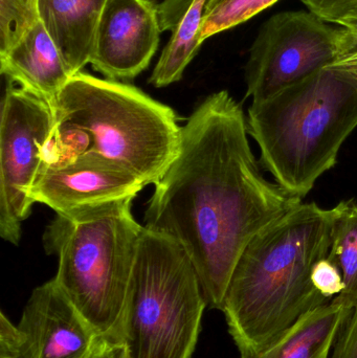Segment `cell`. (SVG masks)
<instances>
[{
    "mask_svg": "<svg viewBox=\"0 0 357 358\" xmlns=\"http://www.w3.org/2000/svg\"><path fill=\"white\" fill-rule=\"evenodd\" d=\"M335 213L302 202L245 246L221 308L241 358L263 350L330 301L314 287L312 271L328 256Z\"/></svg>",
    "mask_w": 357,
    "mask_h": 358,
    "instance_id": "obj_2",
    "label": "cell"
},
{
    "mask_svg": "<svg viewBox=\"0 0 357 358\" xmlns=\"http://www.w3.org/2000/svg\"><path fill=\"white\" fill-rule=\"evenodd\" d=\"M54 127L48 103L8 82L0 120V236L14 245L31 214L29 191L48 162Z\"/></svg>",
    "mask_w": 357,
    "mask_h": 358,
    "instance_id": "obj_8",
    "label": "cell"
},
{
    "mask_svg": "<svg viewBox=\"0 0 357 358\" xmlns=\"http://www.w3.org/2000/svg\"><path fill=\"white\" fill-rule=\"evenodd\" d=\"M309 12L327 23L346 27L357 22V0H302Z\"/></svg>",
    "mask_w": 357,
    "mask_h": 358,
    "instance_id": "obj_19",
    "label": "cell"
},
{
    "mask_svg": "<svg viewBox=\"0 0 357 358\" xmlns=\"http://www.w3.org/2000/svg\"><path fill=\"white\" fill-rule=\"evenodd\" d=\"M312 281L316 289L328 300L337 298L345 288L341 269L328 256L316 263Z\"/></svg>",
    "mask_w": 357,
    "mask_h": 358,
    "instance_id": "obj_20",
    "label": "cell"
},
{
    "mask_svg": "<svg viewBox=\"0 0 357 358\" xmlns=\"http://www.w3.org/2000/svg\"><path fill=\"white\" fill-rule=\"evenodd\" d=\"M207 306L184 250L144 227L117 336L130 358H191Z\"/></svg>",
    "mask_w": 357,
    "mask_h": 358,
    "instance_id": "obj_6",
    "label": "cell"
},
{
    "mask_svg": "<svg viewBox=\"0 0 357 358\" xmlns=\"http://www.w3.org/2000/svg\"><path fill=\"white\" fill-rule=\"evenodd\" d=\"M18 328L15 358H87L96 336L54 279L31 292Z\"/></svg>",
    "mask_w": 357,
    "mask_h": 358,
    "instance_id": "obj_11",
    "label": "cell"
},
{
    "mask_svg": "<svg viewBox=\"0 0 357 358\" xmlns=\"http://www.w3.org/2000/svg\"><path fill=\"white\" fill-rule=\"evenodd\" d=\"M161 31L159 6L152 0H107L90 64L106 79H133L148 69Z\"/></svg>",
    "mask_w": 357,
    "mask_h": 358,
    "instance_id": "obj_10",
    "label": "cell"
},
{
    "mask_svg": "<svg viewBox=\"0 0 357 358\" xmlns=\"http://www.w3.org/2000/svg\"><path fill=\"white\" fill-rule=\"evenodd\" d=\"M193 0H165L159 4V20L163 31H173Z\"/></svg>",
    "mask_w": 357,
    "mask_h": 358,
    "instance_id": "obj_24",
    "label": "cell"
},
{
    "mask_svg": "<svg viewBox=\"0 0 357 358\" xmlns=\"http://www.w3.org/2000/svg\"><path fill=\"white\" fill-rule=\"evenodd\" d=\"M247 121L263 167L303 199L335 167L342 145L357 127V66L325 67L252 102Z\"/></svg>",
    "mask_w": 357,
    "mask_h": 358,
    "instance_id": "obj_4",
    "label": "cell"
},
{
    "mask_svg": "<svg viewBox=\"0 0 357 358\" xmlns=\"http://www.w3.org/2000/svg\"><path fill=\"white\" fill-rule=\"evenodd\" d=\"M87 358H130L125 343L113 336H96Z\"/></svg>",
    "mask_w": 357,
    "mask_h": 358,
    "instance_id": "obj_22",
    "label": "cell"
},
{
    "mask_svg": "<svg viewBox=\"0 0 357 358\" xmlns=\"http://www.w3.org/2000/svg\"><path fill=\"white\" fill-rule=\"evenodd\" d=\"M207 0H193L173 29L170 41L163 48L159 62L151 75L155 87L171 85L182 80L188 65L192 62L203 45L201 24Z\"/></svg>",
    "mask_w": 357,
    "mask_h": 358,
    "instance_id": "obj_15",
    "label": "cell"
},
{
    "mask_svg": "<svg viewBox=\"0 0 357 358\" xmlns=\"http://www.w3.org/2000/svg\"><path fill=\"white\" fill-rule=\"evenodd\" d=\"M107 0H38L39 19L73 75L89 64Z\"/></svg>",
    "mask_w": 357,
    "mask_h": 358,
    "instance_id": "obj_13",
    "label": "cell"
},
{
    "mask_svg": "<svg viewBox=\"0 0 357 358\" xmlns=\"http://www.w3.org/2000/svg\"><path fill=\"white\" fill-rule=\"evenodd\" d=\"M50 109L52 163L80 153L98 155L148 185L159 180L177 155L182 127L173 109L134 86L81 71Z\"/></svg>",
    "mask_w": 357,
    "mask_h": 358,
    "instance_id": "obj_3",
    "label": "cell"
},
{
    "mask_svg": "<svg viewBox=\"0 0 357 358\" xmlns=\"http://www.w3.org/2000/svg\"><path fill=\"white\" fill-rule=\"evenodd\" d=\"M21 343L18 326L13 325L8 317L0 315V358H15Z\"/></svg>",
    "mask_w": 357,
    "mask_h": 358,
    "instance_id": "obj_23",
    "label": "cell"
},
{
    "mask_svg": "<svg viewBox=\"0 0 357 358\" xmlns=\"http://www.w3.org/2000/svg\"><path fill=\"white\" fill-rule=\"evenodd\" d=\"M330 358H357V307L342 327Z\"/></svg>",
    "mask_w": 357,
    "mask_h": 358,
    "instance_id": "obj_21",
    "label": "cell"
},
{
    "mask_svg": "<svg viewBox=\"0 0 357 358\" xmlns=\"http://www.w3.org/2000/svg\"><path fill=\"white\" fill-rule=\"evenodd\" d=\"M247 134L242 107L228 92L207 96L180 128L177 155L145 214V227L186 252L207 305L219 310L245 246L302 203L264 178Z\"/></svg>",
    "mask_w": 357,
    "mask_h": 358,
    "instance_id": "obj_1",
    "label": "cell"
},
{
    "mask_svg": "<svg viewBox=\"0 0 357 358\" xmlns=\"http://www.w3.org/2000/svg\"><path fill=\"white\" fill-rule=\"evenodd\" d=\"M278 0H207L201 24L203 42L253 18Z\"/></svg>",
    "mask_w": 357,
    "mask_h": 358,
    "instance_id": "obj_17",
    "label": "cell"
},
{
    "mask_svg": "<svg viewBox=\"0 0 357 358\" xmlns=\"http://www.w3.org/2000/svg\"><path fill=\"white\" fill-rule=\"evenodd\" d=\"M39 20L38 0H0V55L12 50Z\"/></svg>",
    "mask_w": 357,
    "mask_h": 358,
    "instance_id": "obj_18",
    "label": "cell"
},
{
    "mask_svg": "<svg viewBox=\"0 0 357 358\" xmlns=\"http://www.w3.org/2000/svg\"><path fill=\"white\" fill-rule=\"evenodd\" d=\"M146 187L131 172L108 159L80 153L62 161L46 162L29 198L52 208L56 214L124 198H136Z\"/></svg>",
    "mask_w": 357,
    "mask_h": 358,
    "instance_id": "obj_9",
    "label": "cell"
},
{
    "mask_svg": "<svg viewBox=\"0 0 357 358\" xmlns=\"http://www.w3.org/2000/svg\"><path fill=\"white\" fill-rule=\"evenodd\" d=\"M0 73L6 81L41 99L50 108L73 77L40 20L12 50L0 55Z\"/></svg>",
    "mask_w": 357,
    "mask_h": 358,
    "instance_id": "obj_12",
    "label": "cell"
},
{
    "mask_svg": "<svg viewBox=\"0 0 357 358\" xmlns=\"http://www.w3.org/2000/svg\"><path fill=\"white\" fill-rule=\"evenodd\" d=\"M349 31L350 44L348 48L347 55L345 58L337 63L340 65H349V66H357V22L346 27Z\"/></svg>",
    "mask_w": 357,
    "mask_h": 358,
    "instance_id": "obj_25",
    "label": "cell"
},
{
    "mask_svg": "<svg viewBox=\"0 0 357 358\" xmlns=\"http://www.w3.org/2000/svg\"><path fill=\"white\" fill-rule=\"evenodd\" d=\"M134 198L56 214L44 231L46 254L58 258L54 278L96 336H117L144 227Z\"/></svg>",
    "mask_w": 357,
    "mask_h": 358,
    "instance_id": "obj_5",
    "label": "cell"
},
{
    "mask_svg": "<svg viewBox=\"0 0 357 358\" xmlns=\"http://www.w3.org/2000/svg\"><path fill=\"white\" fill-rule=\"evenodd\" d=\"M335 212L328 258L341 269L345 288L333 300L352 313L357 307V200L340 202Z\"/></svg>",
    "mask_w": 357,
    "mask_h": 358,
    "instance_id": "obj_16",
    "label": "cell"
},
{
    "mask_svg": "<svg viewBox=\"0 0 357 358\" xmlns=\"http://www.w3.org/2000/svg\"><path fill=\"white\" fill-rule=\"evenodd\" d=\"M350 313L333 299L301 317L270 346L245 358H330Z\"/></svg>",
    "mask_w": 357,
    "mask_h": 358,
    "instance_id": "obj_14",
    "label": "cell"
},
{
    "mask_svg": "<svg viewBox=\"0 0 357 358\" xmlns=\"http://www.w3.org/2000/svg\"><path fill=\"white\" fill-rule=\"evenodd\" d=\"M349 31L312 12L270 17L258 31L245 65L247 96L265 100L312 73L337 64L348 52Z\"/></svg>",
    "mask_w": 357,
    "mask_h": 358,
    "instance_id": "obj_7",
    "label": "cell"
}]
</instances>
